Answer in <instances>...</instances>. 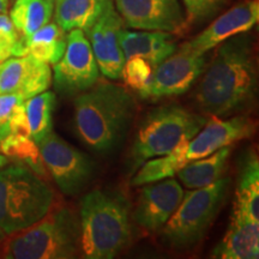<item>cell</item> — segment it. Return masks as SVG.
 Masks as SVG:
<instances>
[{"mask_svg": "<svg viewBox=\"0 0 259 259\" xmlns=\"http://www.w3.org/2000/svg\"><path fill=\"white\" fill-rule=\"evenodd\" d=\"M189 141L183 139L169 154L143 162L144 164L132 179V185L143 186L177 176L178 171L187 163L185 153Z\"/></svg>", "mask_w": 259, "mask_h": 259, "instance_id": "603a6c76", "label": "cell"}, {"mask_svg": "<svg viewBox=\"0 0 259 259\" xmlns=\"http://www.w3.org/2000/svg\"><path fill=\"white\" fill-rule=\"evenodd\" d=\"M54 192L23 163L0 168V229L6 235L28 228L53 208Z\"/></svg>", "mask_w": 259, "mask_h": 259, "instance_id": "5b68a950", "label": "cell"}, {"mask_svg": "<svg viewBox=\"0 0 259 259\" xmlns=\"http://www.w3.org/2000/svg\"><path fill=\"white\" fill-rule=\"evenodd\" d=\"M109 4L102 0H56V23L64 31L80 29L87 34Z\"/></svg>", "mask_w": 259, "mask_h": 259, "instance_id": "44dd1931", "label": "cell"}, {"mask_svg": "<svg viewBox=\"0 0 259 259\" xmlns=\"http://www.w3.org/2000/svg\"><path fill=\"white\" fill-rule=\"evenodd\" d=\"M45 167L61 192L79 193L93 179L94 162L53 131L37 143Z\"/></svg>", "mask_w": 259, "mask_h": 259, "instance_id": "ba28073f", "label": "cell"}, {"mask_svg": "<svg viewBox=\"0 0 259 259\" xmlns=\"http://www.w3.org/2000/svg\"><path fill=\"white\" fill-rule=\"evenodd\" d=\"M54 87L63 95H78L92 88L100 70L85 32L72 29L66 35V48L54 64Z\"/></svg>", "mask_w": 259, "mask_h": 259, "instance_id": "9c48e42d", "label": "cell"}, {"mask_svg": "<svg viewBox=\"0 0 259 259\" xmlns=\"http://www.w3.org/2000/svg\"><path fill=\"white\" fill-rule=\"evenodd\" d=\"M27 54L46 64H57L66 48V31L57 23L45 24L25 37Z\"/></svg>", "mask_w": 259, "mask_h": 259, "instance_id": "7402d4cb", "label": "cell"}, {"mask_svg": "<svg viewBox=\"0 0 259 259\" xmlns=\"http://www.w3.org/2000/svg\"><path fill=\"white\" fill-rule=\"evenodd\" d=\"M79 250L84 258H114L131 236L127 202L111 191L87 193L79 204Z\"/></svg>", "mask_w": 259, "mask_h": 259, "instance_id": "3957f363", "label": "cell"}, {"mask_svg": "<svg viewBox=\"0 0 259 259\" xmlns=\"http://www.w3.org/2000/svg\"><path fill=\"white\" fill-rule=\"evenodd\" d=\"M9 0H0V14H5L8 11Z\"/></svg>", "mask_w": 259, "mask_h": 259, "instance_id": "4dcf8cb0", "label": "cell"}, {"mask_svg": "<svg viewBox=\"0 0 259 259\" xmlns=\"http://www.w3.org/2000/svg\"><path fill=\"white\" fill-rule=\"evenodd\" d=\"M232 213L259 222V162L252 153L242 161Z\"/></svg>", "mask_w": 259, "mask_h": 259, "instance_id": "d6986e66", "label": "cell"}, {"mask_svg": "<svg viewBox=\"0 0 259 259\" xmlns=\"http://www.w3.org/2000/svg\"><path fill=\"white\" fill-rule=\"evenodd\" d=\"M53 15L52 0H16L10 19L22 36L28 37L51 21Z\"/></svg>", "mask_w": 259, "mask_h": 259, "instance_id": "cb8c5ba5", "label": "cell"}, {"mask_svg": "<svg viewBox=\"0 0 259 259\" xmlns=\"http://www.w3.org/2000/svg\"><path fill=\"white\" fill-rule=\"evenodd\" d=\"M52 2H54V0H52Z\"/></svg>", "mask_w": 259, "mask_h": 259, "instance_id": "d590c367", "label": "cell"}, {"mask_svg": "<svg viewBox=\"0 0 259 259\" xmlns=\"http://www.w3.org/2000/svg\"><path fill=\"white\" fill-rule=\"evenodd\" d=\"M6 238V234H5V233L4 232H3L2 231V229H0V242H2L3 240H4V239Z\"/></svg>", "mask_w": 259, "mask_h": 259, "instance_id": "d6a6232c", "label": "cell"}, {"mask_svg": "<svg viewBox=\"0 0 259 259\" xmlns=\"http://www.w3.org/2000/svg\"><path fill=\"white\" fill-rule=\"evenodd\" d=\"M183 197L184 190L176 179L167 178L153 185L147 184L139 191L134 212L135 221L149 232L158 231L173 215Z\"/></svg>", "mask_w": 259, "mask_h": 259, "instance_id": "5bb4252c", "label": "cell"}, {"mask_svg": "<svg viewBox=\"0 0 259 259\" xmlns=\"http://www.w3.org/2000/svg\"><path fill=\"white\" fill-rule=\"evenodd\" d=\"M151 74H153L151 65L139 57H132L125 60L121 71V77L125 83L138 94L147 88L151 79Z\"/></svg>", "mask_w": 259, "mask_h": 259, "instance_id": "83f0119b", "label": "cell"}, {"mask_svg": "<svg viewBox=\"0 0 259 259\" xmlns=\"http://www.w3.org/2000/svg\"><path fill=\"white\" fill-rule=\"evenodd\" d=\"M258 0H242L216 18L200 34L186 42V45L194 53L205 54L223 41L250 31L258 23Z\"/></svg>", "mask_w": 259, "mask_h": 259, "instance_id": "9a60e30c", "label": "cell"}, {"mask_svg": "<svg viewBox=\"0 0 259 259\" xmlns=\"http://www.w3.org/2000/svg\"><path fill=\"white\" fill-rule=\"evenodd\" d=\"M2 63H3V61H2V60H0V64H2Z\"/></svg>", "mask_w": 259, "mask_h": 259, "instance_id": "e575fe53", "label": "cell"}, {"mask_svg": "<svg viewBox=\"0 0 259 259\" xmlns=\"http://www.w3.org/2000/svg\"><path fill=\"white\" fill-rule=\"evenodd\" d=\"M0 151L8 157L23 162L37 176L46 177L47 169L42 161L37 144L30 136L12 134L0 142Z\"/></svg>", "mask_w": 259, "mask_h": 259, "instance_id": "484cf974", "label": "cell"}, {"mask_svg": "<svg viewBox=\"0 0 259 259\" xmlns=\"http://www.w3.org/2000/svg\"><path fill=\"white\" fill-rule=\"evenodd\" d=\"M54 103L56 95L47 90L24 101L30 137L36 144L52 131V113Z\"/></svg>", "mask_w": 259, "mask_h": 259, "instance_id": "d4e9b609", "label": "cell"}, {"mask_svg": "<svg viewBox=\"0 0 259 259\" xmlns=\"http://www.w3.org/2000/svg\"><path fill=\"white\" fill-rule=\"evenodd\" d=\"M51 83L50 64L29 54L9 58L0 64V94H16L25 101L46 92Z\"/></svg>", "mask_w": 259, "mask_h": 259, "instance_id": "2e32d148", "label": "cell"}, {"mask_svg": "<svg viewBox=\"0 0 259 259\" xmlns=\"http://www.w3.org/2000/svg\"><path fill=\"white\" fill-rule=\"evenodd\" d=\"M206 120L205 115L176 105L151 109L135 137L131 153L135 164L169 154L183 139H191L198 134Z\"/></svg>", "mask_w": 259, "mask_h": 259, "instance_id": "8992f818", "label": "cell"}, {"mask_svg": "<svg viewBox=\"0 0 259 259\" xmlns=\"http://www.w3.org/2000/svg\"><path fill=\"white\" fill-rule=\"evenodd\" d=\"M196 93L199 108L210 116H228L253 102L258 85L253 40L235 35L218 46Z\"/></svg>", "mask_w": 259, "mask_h": 259, "instance_id": "6da1fadb", "label": "cell"}, {"mask_svg": "<svg viewBox=\"0 0 259 259\" xmlns=\"http://www.w3.org/2000/svg\"><path fill=\"white\" fill-rule=\"evenodd\" d=\"M122 27L124 22L112 3L85 34L92 42L90 46L99 70L109 79L121 78L125 57L119 42V34Z\"/></svg>", "mask_w": 259, "mask_h": 259, "instance_id": "7c38bea8", "label": "cell"}, {"mask_svg": "<svg viewBox=\"0 0 259 259\" xmlns=\"http://www.w3.org/2000/svg\"><path fill=\"white\" fill-rule=\"evenodd\" d=\"M27 56L25 37L16 30L8 15L0 14V60Z\"/></svg>", "mask_w": 259, "mask_h": 259, "instance_id": "4316f807", "label": "cell"}, {"mask_svg": "<svg viewBox=\"0 0 259 259\" xmlns=\"http://www.w3.org/2000/svg\"><path fill=\"white\" fill-rule=\"evenodd\" d=\"M135 113L134 97L122 87L96 82L74 99V131L93 151L109 153L125 138Z\"/></svg>", "mask_w": 259, "mask_h": 259, "instance_id": "7a4b0ae2", "label": "cell"}, {"mask_svg": "<svg viewBox=\"0 0 259 259\" xmlns=\"http://www.w3.org/2000/svg\"><path fill=\"white\" fill-rule=\"evenodd\" d=\"M232 145L223 147L209 156L190 161L178 171L181 183L187 189H200L221 179L227 170Z\"/></svg>", "mask_w": 259, "mask_h": 259, "instance_id": "ffe728a7", "label": "cell"}, {"mask_svg": "<svg viewBox=\"0 0 259 259\" xmlns=\"http://www.w3.org/2000/svg\"><path fill=\"white\" fill-rule=\"evenodd\" d=\"M114 8L124 25L139 30L178 35L189 27L179 0H115Z\"/></svg>", "mask_w": 259, "mask_h": 259, "instance_id": "8fae6325", "label": "cell"}, {"mask_svg": "<svg viewBox=\"0 0 259 259\" xmlns=\"http://www.w3.org/2000/svg\"><path fill=\"white\" fill-rule=\"evenodd\" d=\"M119 42L125 60L139 57L154 67L171 56L178 48L174 34L156 30L128 31L122 28L119 34Z\"/></svg>", "mask_w": 259, "mask_h": 259, "instance_id": "e0dca14e", "label": "cell"}, {"mask_svg": "<svg viewBox=\"0 0 259 259\" xmlns=\"http://www.w3.org/2000/svg\"><path fill=\"white\" fill-rule=\"evenodd\" d=\"M205 54H197L183 44L171 56L155 67L143 92V99L157 100L185 94L205 69Z\"/></svg>", "mask_w": 259, "mask_h": 259, "instance_id": "30bf717a", "label": "cell"}, {"mask_svg": "<svg viewBox=\"0 0 259 259\" xmlns=\"http://www.w3.org/2000/svg\"><path fill=\"white\" fill-rule=\"evenodd\" d=\"M6 163H8V160H6L4 156H2V155H0V168H2L3 166H5Z\"/></svg>", "mask_w": 259, "mask_h": 259, "instance_id": "1f68e13d", "label": "cell"}, {"mask_svg": "<svg viewBox=\"0 0 259 259\" xmlns=\"http://www.w3.org/2000/svg\"><path fill=\"white\" fill-rule=\"evenodd\" d=\"M228 178H221L208 186L193 189L186 194L163 228V240L171 248L186 250L198 244L221 209Z\"/></svg>", "mask_w": 259, "mask_h": 259, "instance_id": "52a82bcc", "label": "cell"}, {"mask_svg": "<svg viewBox=\"0 0 259 259\" xmlns=\"http://www.w3.org/2000/svg\"><path fill=\"white\" fill-rule=\"evenodd\" d=\"M211 257L257 259L259 257V222L232 213L228 231L212 250Z\"/></svg>", "mask_w": 259, "mask_h": 259, "instance_id": "ac0fdd59", "label": "cell"}, {"mask_svg": "<svg viewBox=\"0 0 259 259\" xmlns=\"http://www.w3.org/2000/svg\"><path fill=\"white\" fill-rule=\"evenodd\" d=\"M102 2L107 3V4H109V3H113V0H102Z\"/></svg>", "mask_w": 259, "mask_h": 259, "instance_id": "836d02e7", "label": "cell"}, {"mask_svg": "<svg viewBox=\"0 0 259 259\" xmlns=\"http://www.w3.org/2000/svg\"><path fill=\"white\" fill-rule=\"evenodd\" d=\"M227 0H183L186 9L187 24H199L208 21L222 10Z\"/></svg>", "mask_w": 259, "mask_h": 259, "instance_id": "f1b7e54d", "label": "cell"}, {"mask_svg": "<svg viewBox=\"0 0 259 259\" xmlns=\"http://www.w3.org/2000/svg\"><path fill=\"white\" fill-rule=\"evenodd\" d=\"M79 220L69 208L50 210L34 225L12 234L2 242L3 258L67 259L79 250Z\"/></svg>", "mask_w": 259, "mask_h": 259, "instance_id": "277c9868", "label": "cell"}, {"mask_svg": "<svg viewBox=\"0 0 259 259\" xmlns=\"http://www.w3.org/2000/svg\"><path fill=\"white\" fill-rule=\"evenodd\" d=\"M254 132V121L246 115H236L226 120L220 119V116H211L198 134L189 141L185 153L187 163L209 156L219 149L241 139L250 138Z\"/></svg>", "mask_w": 259, "mask_h": 259, "instance_id": "4fadbf2b", "label": "cell"}, {"mask_svg": "<svg viewBox=\"0 0 259 259\" xmlns=\"http://www.w3.org/2000/svg\"><path fill=\"white\" fill-rule=\"evenodd\" d=\"M23 101L16 94H0V142L10 135V118L15 107Z\"/></svg>", "mask_w": 259, "mask_h": 259, "instance_id": "f546056e", "label": "cell"}]
</instances>
